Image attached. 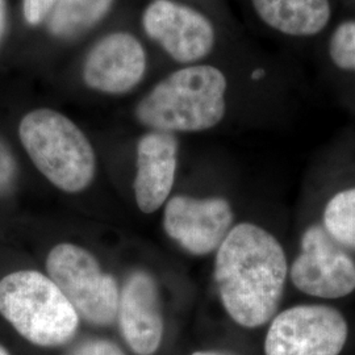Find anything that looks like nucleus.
Returning <instances> with one entry per match:
<instances>
[{
    "instance_id": "nucleus-1",
    "label": "nucleus",
    "mask_w": 355,
    "mask_h": 355,
    "mask_svg": "<svg viewBox=\"0 0 355 355\" xmlns=\"http://www.w3.org/2000/svg\"><path fill=\"white\" fill-rule=\"evenodd\" d=\"M288 272L280 242L263 228L242 223L217 249L215 279L229 316L243 328H259L275 316Z\"/></svg>"
},
{
    "instance_id": "nucleus-2",
    "label": "nucleus",
    "mask_w": 355,
    "mask_h": 355,
    "mask_svg": "<svg viewBox=\"0 0 355 355\" xmlns=\"http://www.w3.org/2000/svg\"><path fill=\"white\" fill-rule=\"evenodd\" d=\"M227 79L212 66L178 70L141 101L136 116L144 125L161 132H202L225 114Z\"/></svg>"
},
{
    "instance_id": "nucleus-3",
    "label": "nucleus",
    "mask_w": 355,
    "mask_h": 355,
    "mask_svg": "<svg viewBox=\"0 0 355 355\" xmlns=\"http://www.w3.org/2000/svg\"><path fill=\"white\" fill-rule=\"evenodd\" d=\"M19 136L32 162L55 187L76 193L92 182L96 168L94 149L64 114L35 110L23 117Z\"/></svg>"
},
{
    "instance_id": "nucleus-4",
    "label": "nucleus",
    "mask_w": 355,
    "mask_h": 355,
    "mask_svg": "<svg viewBox=\"0 0 355 355\" xmlns=\"http://www.w3.org/2000/svg\"><path fill=\"white\" fill-rule=\"evenodd\" d=\"M0 315L26 341L42 347L69 343L79 315L46 275L26 270L0 280Z\"/></svg>"
},
{
    "instance_id": "nucleus-5",
    "label": "nucleus",
    "mask_w": 355,
    "mask_h": 355,
    "mask_svg": "<svg viewBox=\"0 0 355 355\" xmlns=\"http://www.w3.org/2000/svg\"><path fill=\"white\" fill-rule=\"evenodd\" d=\"M46 270L76 313L89 322L105 327L117 318V283L103 272L89 252L73 243H60L48 255Z\"/></svg>"
},
{
    "instance_id": "nucleus-6",
    "label": "nucleus",
    "mask_w": 355,
    "mask_h": 355,
    "mask_svg": "<svg viewBox=\"0 0 355 355\" xmlns=\"http://www.w3.org/2000/svg\"><path fill=\"white\" fill-rule=\"evenodd\" d=\"M349 327L343 313L329 305H295L272 318L265 355H340Z\"/></svg>"
},
{
    "instance_id": "nucleus-7",
    "label": "nucleus",
    "mask_w": 355,
    "mask_h": 355,
    "mask_svg": "<svg viewBox=\"0 0 355 355\" xmlns=\"http://www.w3.org/2000/svg\"><path fill=\"white\" fill-rule=\"evenodd\" d=\"M300 248L290 270L299 291L321 299H340L354 291L355 261L324 227L306 229Z\"/></svg>"
},
{
    "instance_id": "nucleus-8",
    "label": "nucleus",
    "mask_w": 355,
    "mask_h": 355,
    "mask_svg": "<svg viewBox=\"0 0 355 355\" xmlns=\"http://www.w3.org/2000/svg\"><path fill=\"white\" fill-rule=\"evenodd\" d=\"M233 211L223 198L196 199L174 196L165 208L166 233L184 250L195 255L212 253L228 236Z\"/></svg>"
},
{
    "instance_id": "nucleus-9",
    "label": "nucleus",
    "mask_w": 355,
    "mask_h": 355,
    "mask_svg": "<svg viewBox=\"0 0 355 355\" xmlns=\"http://www.w3.org/2000/svg\"><path fill=\"white\" fill-rule=\"evenodd\" d=\"M142 24L178 62H195L204 58L215 45V29L198 11L171 0H154L145 10Z\"/></svg>"
},
{
    "instance_id": "nucleus-10",
    "label": "nucleus",
    "mask_w": 355,
    "mask_h": 355,
    "mask_svg": "<svg viewBox=\"0 0 355 355\" xmlns=\"http://www.w3.org/2000/svg\"><path fill=\"white\" fill-rule=\"evenodd\" d=\"M120 331L132 352L153 355L162 343L164 318L155 280L145 271L128 277L119 297Z\"/></svg>"
},
{
    "instance_id": "nucleus-11",
    "label": "nucleus",
    "mask_w": 355,
    "mask_h": 355,
    "mask_svg": "<svg viewBox=\"0 0 355 355\" xmlns=\"http://www.w3.org/2000/svg\"><path fill=\"white\" fill-rule=\"evenodd\" d=\"M146 55L140 41L116 32L102 38L89 53L83 78L89 89L104 94H125L144 78Z\"/></svg>"
},
{
    "instance_id": "nucleus-12",
    "label": "nucleus",
    "mask_w": 355,
    "mask_h": 355,
    "mask_svg": "<svg viewBox=\"0 0 355 355\" xmlns=\"http://www.w3.org/2000/svg\"><path fill=\"white\" fill-rule=\"evenodd\" d=\"M178 141L173 133L153 130L137 145L136 202L142 212L152 214L168 198L177 173Z\"/></svg>"
},
{
    "instance_id": "nucleus-13",
    "label": "nucleus",
    "mask_w": 355,
    "mask_h": 355,
    "mask_svg": "<svg viewBox=\"0 0 355 355\" xmlns=\"http://www.w3.org/2000/svg\"><path fill=\"white\" fill-rule=\"evenodd\" d=\"M253 4L267 26L296 37L320 33L331 12L329 0H253Z\"/></svg>"
},
{
    "instance_id": "nucleus-14",
    "label": "nucleus",
    "mask_w": 355,
    "mask_h": 355,
    "mask_svg": "<svg viewBox=\"0 0 355 355\" xmlns=\"http://www.w3.org/2000/svg\"><path fill=\"white\" fill-rule=\"evenodd\" d=\"M114 0H58L51 10L49 29L54 36L71 37L95 26Z\"/></svg>"
},
{
    "instance_id": "nucleus-15",
    "label": "nucleus",
    "mask_w": 355,
    "mask_h": 355,
    "mask_svg": "<svg viewBox=\"0 0 355 355\" xmlns=\"http://www.w3.org/2000/svg\"><path fill=\"white\" fill-rule=\"evenodd\" d=\"M324 228L334 241L355 250V187L330 199L324 211Z\"/></svg>"
},
{
    "instance_id": "nucleus-16",
    "label": "nucleus",
    "mask_w": 355,
    "mask_h": 355,
    "mask_svg": "<svg viewBox=\"0 0 355 355\" xmlns=\"http://www.w3.org/2000/svg\"><path fill=\"white\" fill-rule=\"evenodd\" d=\"M329 55L337 67L355 71V20L337 26L330 38Z\"/></svg>"
},
{
    "instance_id": "nucleus-17",
    "label": "nucleus",
    "mask_w": 355,
    "mask_h": 355,
    "mask_svg": "<svg viewBox=\"0 0 355 355\" xmlns=\"http://www.w3.org/2000/svg\"><path fill=\"white\" fill-rule=\"evenodd\" d=\"M69 355H127L116 343L107 340H87L76 345Z\"/></svg>"
},
{
    "instance_id": "nucleus-18",
    "label": "nucleus",
    "mask_w": 355,
    "mask_h": 355,
    "mask_svg": "<svg viewBox=\"0 0 355 355\" xmlns=\"http://www.w3.org/2000/svg\"><path fill=\"white\" fill-rule=\"evenodd\" d=\"M58 0H23V12L26 23L37 26L51 12Z\"/></svg>"
},
{
    "instance_id": "nucleus-19",
    "label": "nucleus",
    "mask_w": 355,
    "mask_h": 355,
    "mask_svg": "<svg viewBox=\"0 0 355 355\" xmlns=\"http://www.w3.org/2000/svg\"><path fill=\"white\" fill-rule=\"evenodd\" d=\"M16 177V164L6 144L0 140V195L12 187Z\"/></svg>"
},
{
    "instance_id": "nucleus-20",
    "label": "nucleus",
    "mask_w": 355,
    "mask_h": 355,
    "mask_svg": "<svg viewBox=\"0 0 355 355\" xmlns=\"http://www.w3.org/2000/svg\"><path fill=\"white\" fill-rule=\"evenodd\" d=\"M6 24H7V10H6V0H0V42L6 32Z\"/></svg>"
},
{
    "instance_id": "nucleus-21",
    "label": "nucleus",
    "mask_w": 355,
    "mask_h": 355,
    "mask_svg": "<svg viewBox=\"0 0 355 355\" xmlns=\"http://www.w3.org/2000/svg\"><path fill=\"white\" fill-rule=\"evenodd\" d=\"M192 355H232L228 353H221V352H196Z\"/></svg>"
},
{
    "instance_id": "nucleus-22",
    "label": "nucleus",
    "mask_w": 355,
    "mask_h": 355,
    "mask_svg": "<svg viewBox=\"0 0 355 355\" xmlns=\"http://www.w3.org/2000/svg\"><path fill=\"white\" fill-rule=\"evenodd\" d=\"M0 355H10V353L7 352V349H6V347H3L1 345H0Z\"/></svg>"
}]
</instances>
